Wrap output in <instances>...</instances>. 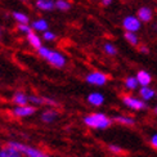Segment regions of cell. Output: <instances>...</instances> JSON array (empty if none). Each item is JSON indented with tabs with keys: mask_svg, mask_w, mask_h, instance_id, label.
<instances>
[{
	"mask_svg": "<svg viewBox=\"0 0 157 157\" xmlns=\"http://www.w3.org/2000/svg\"><path fill=\"white\" fill-rule=\"evenodd\" d=\"M32 29L36 31H47L48 30V22L45 19H37V21L32 22Z\"/></svg>",
	"mask_w": 157,
	"mask_h": 157,
	"instance_id": "cell-18",
	"label": "cell"
},
{
	"mask_svg": "<svg viewBox=\"0 0 157 157\" xmlns=\"http://www.w3.org/2000/svg\"><path fill=\"white\" fill-rule=\"evenodd\" d=\"M124 36H125V39L128 40V43H130L132 45H138V43H139V39H138V36L135 35V32L126 31L125 34H124Z\"/></svg>",
	"mask_w": 157,
	"mask_h": 157,
	"instance_id": "cell-20",
	"label": "cell"
},
{
	"mask_svg": "<svg viewBox=\"0 0 157 157\" xmlns=\"http://www.w3.org/2000/svg\"><path fill=\"white\" fill-rule=\"evenodd\" d=\"M57 117H58V113L53 109H47V111H44V112L41 113V120L44 122H47V124L54 122L57 120Z\"/></svg>",
	"mask_w": 157,
	"mask_h": 157,
	"instance_id": "cell-13",
	"label": "cell"
},
{
	"mask_svg": "<svg viewBox=\"0 0 157 157\" xmlns=\"http://www.w3.org/2000/svg\"><path fill=\"white\" fill-rule=\"evenodd\" d=\"M149 143H151V146H152L155 149H157V134H153V135L151 136V139H149Z\"/></svg>",
	"mask_w": 157,
	"mask_h": 157,
	"instance_id": "cell-27",
	"label": "cell"
},
{
	"mask_svg": "<svg viewBox=\"0 0 157 157\" xmlns=\"http://www.w3.org/2000/svg\"><path fill=\"white\" fill-rule=\"evenodd\" d=\"M84 124L91 129L104 130V129H108L111 126L112 120H111L107 115H104L102 112H95V113H90V115L85 116Z\"/></svg>",
	"mask_w": 157,
	"mask_h": 157,
	"instance_id": "cell-1",
	"label": "cell"
},
{
	"mask_svg": "<svg viewBox=\"0 0 157 157\" xmlns=\"http://www.w3.org/2000/svg\"><path fill=\"white\" fill-rule=\"evenodd\" d=\"M112 121H116V122H119L121 124V125H128V126H133L134 124H135V120L133 119V117H130V116H124V115H117L115 116Z\"/></svg>",
	"mask_w": 157,
	"mask_h": 157,
	"instance_id": "cell-12",
	"label": "cell"
},
{
	"mask_svg": "<svg viewBox=\"0 0 157 157\" xmlns=\"http://www.w3.org/2000/svg\"><path fill=\"white\" fill-rule=\"evenodd\" d=\"M27 40L30 43V45L32 48H35V49H39L41 47V40H40V37H39L34 31H30L29 34H27Z\"/></svg>",
	"mask_w": 157,
	"mask_h": 157,
	"instance_id": "cell-15",
	"label": "cell"
},
{
	"mask_svg": "<svg viewBox=\"0 0 157 157\" xmlns=\"http://www.w3.org/2000/svg\"><path fill=\"white\" fill-rule=\"evenodd\" d=\"M43 37H44V40H47V41H53L56 39V34H53V32H50V31L47 30V31H44Z\"/></svg>",
	"mask_w": 157,
	"mask_h": 157,
	"instance_id": "cell-26",
	"label": "cell"
},
{
	"mask_svg": "<svg viewBox=\"0 0 157 157\" xmlns=\"http://www.w3.org/2000/svg\"><path fill=\"white\" fill-rule=\"evenodd\" d=\"M13 18H14L18 23H29L30 22L29 17L26 14H23V13H19V12H13Z\"/></svg>",
	"mask_w": 157,
	"mask_h": 157,
	"instance_id": "cell-21",
	"label": "cell"
},
{
	"mask_svg": "<svg viewBox=\"0 0 157 157\" xmlns=\"http://www.w3.org/2000/svg\"><path fill=\"white\" fill-rule=\"evenodd\" d=\"M8 144L12 146V147H14V148H17L22 155L27 156V157H50L49 155H47L45 152L40 151V149L30 147V146H26V144H23V143H19V142H9Z\"/></svg>",
	"mask_w": 157,
	"mask_h": 157,
	"instance_id": "cell-3",
	"label": "cell"
},
{
	"mask_svg": "<svg viewBox=\"0 0 157 157\" xmlns=\"http://www.w3.org/2000/svg\"><path fill=\"white\" fill-rule=\"evenodd\" d=\"M86 82L90 85H95V86H103L104 84H107L108 77L106 74L99 72V71H94V72H90L86 76Z\"/></svg>",
	"mask_w": 157,
	"mask_h": 157,
	"instance_id": "cell-5",
	"label": "cell"
},
{
	"mask_svg": "<svg viewBox=\"0 0 157 157\" xmlns=\"http://www.w3.org/2000/svg\"><path fill=\"white\" fill-rule=\"evenodd\" d=\"M36 112V108L30 104H25V106H16L13 108V115L16 117H29L32 116Z\"/></svg>",
	"mask_w": 157,
	"mask_h": 157,
	"instance_id": "cell-6",
	"label": "cell"
},
{
	"mask_svg": "<svg viewBox=\"0 0 157 157\" xmlns=\"http://www.w3.org/2000/svg\"><path fill=\"white\" fill-rule=\"evenodd\" d=\"M18 30L21 32H23V34H26V35H27L30 31H32L31 27L29 26V23H18Z\"/></svg>",
	"mask_w": 157,
	"mask_h": 157,
	"instance_id": "cell-25",
	"label": "cell"
},
{
	"mask_svg": "<svg viewBox=\"0 0 157 157\" xmlns=\"http://www.w3.org/2000/svg\"><path fill=\"white\" fill-rule=\"evenodd\" d=\"M104 52H106L108 56H116L117 54V49L115 48V45H112L111 43L104 44Z\"/></svg>",
	"mask_w": 157,
	"mask_h": 157,
	"instance_id": "cell-23",
	"label": "cell"
},
{
	"mask_svg": "<svg viewBox=\"0 0 157 157\" xmlns=\"http://www.w3.org/2000/svg\"><path fill=\"white\" fill-rule=\"evenodd\" d=\"M111 3H112V0H102V4H103V5H106V6L109 5Z\"/></svg>",
	"mask_w": 157,
	"mask_h": 157,
	"instance_id": "cell-30",
	"label": "cell"
},
{
	"mask_svg": "<svg viewBox=\"0 0 157 157\" xmlns=\"http://www.w3.org/2000/svg\"><path fill=\"white\" fill-rule=\"evenodd\" d=\"M138 18L142 22H149L152 19V10L147 8V6H143L138 12Z\"/></svg>",
	"mask_w": 157,
	"mask_h": 157,
	"instance_id": "cell-14",
	"label": "cell"
},
{
	"mask_svg": "<svg viewBox=\"0 0 157 157\" xmlns=\"http://www.w3.org/2000/svg\"><path fill=\"white\" fill-rule=\"evenodd\" d=\"M36 6L41 10H52L56 6V3L53 0H37Z\"/></svg>",
	"mask_w": 157,
	"mask_h": 157,
	"instance_id": "cell-16",
	"label": "cell"
},
{
	"mask_svg": "<svg viewBox=\"0 0 157 157\" xmlns=\"http://www.w3.org/2000/svg\"><path fill=\"white\" fill-rule=\"evenodd\" d=\"M37 53L40 57H43L44 59H47L52 66H54L57 68H62L64 64H66V58H64V56L61 54L59 52L52 50V49L41 45V47L37 49Z\"/></svg>",
	"mask_w": 157,
	"mask_h": 157,
	"instance_id": "cell-2",
	"label": "cell"
},
{
	"mask_svg": "<svg viewBox=\"0 0 157 157\" xmlns=\"http://www.w3.org/2000/svg\"><path fill=\"white\" fill-rule=\"evenodd\" d=\"M0 32H2V30H0Z\"/></svg>",
	"mask_w": 157,
	"mask_h": 157,
	"instance_id": "cell-33",
	"label": "cell"
},
{
	"mask_svg": "<svg viewBox=\"0 0 157 157\" xmlns=\"http://www.w3.org/2000/svg\"><path fill=\"white\" fill-rule=\"evenodd\" d=\"M109 149H111L112 152H117V153L121 152V148H120L119 146H115V144H111V146H109Z\"/></svg>",
	"mask_w": 157,
	"mask_h": 157,
	"instance_id": "cell-28",
	"label": "cell"
},
{
	"mask_svg": "<svg viewBox=\"0 0 157 157\" xmlns=\"http://www.w3.org/2000/svg\"><path fill=\"white\" fill-rule=\"evenodd\" d=\"M29 95H26L22 91H17L13 95V103L16 106H25V104H29Z\"/></svg>",
	"mask_w": 157,
	"mask_h": 157,
	"instance_id": "cell-10",
	"label": "cell"
},
{
	"mask_svg": "<svg viewBox=\"0 0 157 157\" xmlns=\"http://www.w3.org/2000/svg\"><path fill=\"white\" fill-rule=\"evenodd\" d=\"M135 77H136V80H138V84L140 85V86H148V85L151 84V81H152V76L149 75L147 71H144V70L139 71L138 75H136Z\"/></svg>",
	"mask_w": 157,
	"mask_h": 157,
	"instance_id": "cell-9",
	"label": "cell"
},
{
	"mask_svg": "<svg viewBox=\"0 0 157 157\" xmlns=\"http://www.w3.org/2000/svg\"><path fill=\"white\" fill-rule=\"evenodd\" d=\"M122 26L126 31L136 32L140 29V19H138L136 17H133V16H129V17H126L125 19H124Z\"/></svg>",
	"mask_w": 157,
	"mask_h": 157,
	"instance_id": "cell-7",
	"label": "cell"
},
{
	"mask_svg": "<svg viewBox=\"0 0 157 157\" xmlns=\"http://www.w3.org/2000/svg\"><path fill=\"white\" fill-rule=\"evenodd\" d=\"M155 113H156V115H157V106H156V107H155Z\"/></svg>",
	"mask_w": 157,
	"mask_h": 157,
	"instance_id": "cell-32",
	"label": "cell"
},
{
	"mask_svg": "<svg viewBox=\"0 0 157 157\" xmlns=\"http://www.w3.org/2000/svg\"><path fill=\"white\" fill-rule=\"evenodd\" d=\"M56 6L59 10H63L64 12V10H68L71 5L67 2H64V0H57V2H56Z\"/></svg>",
	"mask_w": 157,
	"mask_h": 157,
	"instance_id": "cell-24",
	"label": "cell"
},
{
	"mask_svg": "<svg viewBox=\"0 0 157 157\" xmlns=\"http://www.w3.org/2000/svg\"><path fill=\"white\" fill-rule=\"evenodd\" d=\"M0 157H6L5 152H4V149H0Z\"/></svg>",
	"mask_w": 157,
	"mask_h": 157,
	"instance_id": "cell-31",
	"label": "cell"
},
{
	"mask_svg": "<svg viewBox=\"0 0 157 157\" xmlns=\"http://www.w3.org/2000/svg\"><path fill=\"white\" fill-rule=\"evenodd\" d=\"M3 149H4V152H5L6 157H22V153L19 152L17 148L12 147V146H9V144L6 146V147H4Z\"/></svg>",
	"mask_w": 157,
	"mask_h": 157,
	"instance_id": "cell-19",
	"label": "cell"
},
{
	"mask_svg": "<svg viewBox=\"0 0 157 157\" xmlns=\"http://www.w3.org/2000/svg\"><path fill=\"white\" fill-rule=\"evenodd\" d=\"M124 85H125V88L129 89V90H135L138 88V80H136L135 76H129L125 78V81H124Z\"/></svg>",
	"mask_w": 157,
	"mask_h": 157,
	"instance_id": "cell-17",
	"label": "cell"
},
{
	"mask_svg": "<svg viewBox=\"0 0 157 157\" xmlns=\"http://www.w3.org/2000/svg\"><path fill=\"white\" fill-rule=\"evenodd\" d=\"M140 52H142V53H144V54H147L148 52H149V49L146 48V47H140Z\"/></svg>",
	"mask_w": 157,
	"mask_h": 157,
	"instance_id": "cell-29",
	"label": "cell"
},
{
	"mask_svg": "<svg viewBox=\"0 0 157 157\" xmlns=\"http://www.w3.org/2000/svg\"><path fill=\"white\" fill-rule=\"evenodd\" d=\"M29 101L32 104H36V106H40V104H45V98L44 97H37V95H30Z\"/></svg>",
	"mask_w": 157,
	"mask_h": 157,
	"instance_id": "cell-22",
	"label": "cell"
},
{
	"mask_svg": "<svg viewBox=\"0 0 157 157\" xmlns=\"http://www.w3.org/2000/svg\"><path fill=\"white\" fill-rule=\"evenodd\" d=\"M122 102L126 107H129L130 109H135V111H142L147 108L146 101L140 99V98H136L133 95H124L122 97Z\"/></svg>",
	"mask_w": 157,
	"mask_h": 157,
	"instance_id": "cell-4",
	"label": "cell"
},
{
	"mask_svg": "<svg viewBox=\"0 0 157 157\" xmlns=\"http://www.w3.org/2000/svg\"><path fill=\"white\" fill-rule=\"evenodd\" d=\"M139 95L142 97L143 101H149V99H153L155 95H156V91L149 88V86H142L139 89Z\"/></svg>",
	"mask_w": 157,
	"mask_h": 157,
	"instance_id": "cell-11",
	"label": "cell"
},
{
	"mask_svg": "<svg viewBox=\"0 0 157 157\" xmlns=\"http://www.w3.org/2000/svg\"><path fill=\"white\" fill-rule=\"evenodd\" d=\"M88 103L91 104V106H94V107H101L104 103V97L102 93H98V91L90 93L88 97Z\"/></svg>",
	"mask_w": 157,
	"mask_h": 157,
	"instance_id": "cell-8",
	"label": "cell"
}]
</instances>
